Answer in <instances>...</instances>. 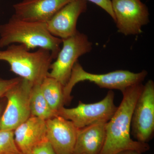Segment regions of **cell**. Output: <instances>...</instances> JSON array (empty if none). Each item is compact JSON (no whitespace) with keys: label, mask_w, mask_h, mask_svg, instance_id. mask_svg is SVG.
I'll return each instance as SVG.
<instances>
[{"label":"cell","mask_w":154,"mask_h":154,"mask_svg":"<svg viewBox=\"0 0 154 154\" xmlns=\"http://www.w3.org/2000/svg\"><path fill=\"white\" fill-rule=\"evenodd\" d=\"M87 9L86 0H73L46 23L48 31L53 36L62 39L74 36L78 32L76 28L78 19Z\"/></svg>","instance_id":"cell-10"},{"label":"cell","mask_w":154,"mask_h":154,"mask_svg":"<svg viewBox=\"0 0 154 154\" xmlns=\"http://www.w3.org/2000/svg\"><path fill=\"white\" fill-rule=\"evenodd\" d=\"M147 74L145 70L134 73L129 71L119 70L104 74H96L86 71L77 62L73 67L68 82L63 87L65 105L70 103L72 90L80 82L89 81L100 88L119 90L122 93L131 86L141 83Z\"/></svg>","instance_id":"cell-4"},{"label":"cell","mask_w":154,"mask_h":154,"mask_svg":"<svg viewBox=\"0 0 154 154\" xmlns=\"http://www.w3.org/2000/svg\"><path fill=\"white\" fill-rule=\"evenodd\" d=\"M154 133V83L149 80L138 97L131 117V133L136 141L148 143Z\"/></svg>","instance_id":"cell-8"},{"label":"cell","mask_w":154,"mask_h":154,"mask_svg":"<svg viewBox=\"0 0 154 154\" xmlns=\"http://www.w3.org/2000/svg\"><path fill=\"white\" fill-rule=\"evenodd\" d=\"M30 109L31 116L45 121L57 116L48 104L42 92L40 84L33 85L30 95Z\"/></svg>","instance_id":"cell-16"},{"label":"cell","mask_w":154,"mask_h":154,"mask_svg":"<svg viewBox=\"0 0 154 154\" xmlns=\"http://www.w3.org/2000/svg\"><path fill=\"white\" fill-rule=\"evenodd\" d=\"M54 58L46 49L31 52L22 44H14L0 50V60L8 63L11 72L33 85L41 84L47 76Z\"/></svg>","instance_id":"cell-3"},{"label":"cell","mask_w":154,"mask_h":154,"mask_svg":"<svg viewBox=\"0 0 154 154\" xmlns=\"http://www.w3.org/2000/svg\"><path fill=\"white\" fill-rule=\"evenodd\" d=\"M143 87L140 83L122 92L123 98L120 105L106 123L105 143L100 154H116L126 150L142 153L149 149L148 144L133 140L130 136L133 110Z\"/></svg>","instance_id":"cell-1"},{"label":"cell","mask_w":154,"mask_h":154,"mask_svg":"<svg viewBox=\"0 0 154 154\" xmlns=\"http://www.w3.org/2000/svg\"><path fill=\"white\" fill-rule=\"evenodd\" d=\"M62 44L63 47L51 65L47 76L55 79L64 87L79 58L91 51L93 44L87 35L79 31L74 36L62 39Z\"/></svg>","instance_id":"cell-6"},{"label":"cell","mask_w":154,"mask_h":154,"mask_svg":"<svg viewBox=\"0 0 154 154\" xmlns=\"http://www.w3.org/2000/svg\"><path fill=\"white\" fill-rule=\"evenodd\" d=\"M46 138L56 154H74L78 128L59 116L46 120Z\"/></svg>","instance_id":"cell-11"},{"label":"cell","mask_w":154,"mask_h":154,"mask_svg":"<svg viewBox=\"0 0 154 154\" xmlns=\"http://www.w3.org/2000/svg\"><path fill=\"white\" fill-rule=\"evenodd\" d=\"M106 123L78 129L74 154H100L106 137Z\"/></svg>","instance_id":"cell-14"},{"label":"cell","mask_w":154,"mask_h":154,"mask_svg":"<svg viewBox=\"0 0 154 154\" xmlns=\"http://www.w3.org/2000/svg\"><path fill=\"white\" fill-rule=\"evenodd\" d=\"M33 85L22 78L7 92V105L0 118V131H14L31 116L30 98Z\"/></svg>","instance_id":"cell-7"},{"label":"cell","mask_w":154,"mask_h":154,"mask_svg":"<svg viewBox=\"0 0 154 154\" xmlns=\"http://www.w3.org/2000/svg\"><path fill=\"white\" fill-rule=\"evenodd\" d=\"M7 103V100L5 97L0 98V118L5 110Z\"/></svg>","instance_id":"cell-21"},{"label":"cell","mask_w":154,"mask_h":154,"mask_svg":"<svg viewBox=\"0 0 154 154\" xmlns=\"http://www.w3.org/2000/svg\"><path fill=\"white\" fill-rule=\"evenodd\" d=\"M116 154H142L139 152L134 150H126L119 152Z\"/></svg>","instance_id":"cell-22"},{"label":"cell","mask_w":154,"mask_h":154,"mask_svg":"<svg viewBox=\"0 0 154 154\" xmlns=\"http://www.w3.org/2000/svg\"><path fill=\"white\" fill-rule=\"evenodd\" d=\"M40 88L49 107L57 113L65 105L63 86L55 79L47 76L42 82Z\"/></svg>","instance_id":"cell-15"},{"label":"cell","mask_w":154,"mask_h":154,"mask_svg":"<svg viewBox=\"0 0 154 154\" xmlns=\"http://www.w3.org/2000/svg\"><path fill=\"white\" fill-rule=\"evenodd\" d=\"M114 22L119 33L126 36L140 34L149 23L147 7L140 0H112Z\"/></svg>","instance_id":"cell-9"},{"label":"cell","mask_w":154,"mask_h":154,"mask_svg":"<svg viewBox=\"0 0 154 154\" xmlns=\"http://www.w3.org/2000/svg\"><path fill=\"white\" fill-rule=\"evenodd\" d=\"M62 39L53 36L47 24L18 19L13 15L5 24L0 25V48L14 44H22L29 49H46L55 59L60 50Z\"/></svg>","instance_id":"cell-2"},{"label":"cell","mask_w":154,"mask_h":154,"mask_svg":"<svg viewBox=\"0 0 154 154\" xmlns=\"http://www.w3.org/2000/svg\"><path fill=\"white\" fill-rule=\"evenodd\" d=\"M14 139L23 154H32L38 144L46 139V121L30 116L14 131Z\"/></svg>","instance_id":"cell-13"},{"label":"cell","mask_w":154,"mask_h":154,"mask_svg":"<svg viewBox=\"0 0 154 154\" xmlns=\"http://www.w3.org/2000/svg\"><path fill=\"white\" fill-rule=\"evenodd\" d=\"M21 79L19 77L10 79H4L0 78V98L5 97L7 92L18 84Z\"/></svg>","instance_id":"cell-18"},{"label":"cell","mask_w":154,"mask_h":154,"mask_svg":"<svg viewBox=\"0 0 154 154\" xmlns=\"http://www.w3.org/2000/svg\"></svg>","instance_id":"cell-23"},{"label":"cell","mask_w":154,"mask_h":154,"mask_svg":"<svg viewBox=\"0 0 154 154\" xmlns=\"http://www.w3.org/2000/svg\"><path fill=\"white\" fill-rule=\"evenodd\" d=\"M32 154H56L51 144L47 139L36 146Z\"/></svg>","instance_id":"cell-19"},{"label":"cell","mask_w":154,"mask_h":154,"mask_svg":"<svg viewBox=\"0 0 154 154\" xmlns=\"http://www.w3.org/2000/svg\"><path fill=\"white\" fill-rule=\"evenodd\" d=\"M0 154H23L15 142L14 131H0Z\"/></svg>","instance_id":"cell-17"},{"label":"cell","mask_w":154,"mask_h":154,"mask_svg":"<svg viewBox=\"0 0 154 154\" xmlns=\"http://www.w3.org/2000/svg\"><path fill=\"white\" fill-rule=\"evenodd\" d=\"M73 0H23L14 5V16L28 22L47 23Z\"/></svg>","instance_id":"cell-12"},{"label":"cell","mask_w":154,"mask_h":154,"mask_svg":"<svg viewBox=\"0 0 154 154\" xmlns=\"http://www.w3.org/2000/svg\"><path fill=\"white\" fill-rule=\"evenodd\" d=\"M114 93L112 90L101 101L92 104L79 101L76 107H62L57 115L72 122L78 129L97 123H107L115 113L117 107L114 104Z\"/></svg>","instance_id":"cell-5"},{"label":"cell","mask_w":154,"mask_h":154,"mask_svg":"<svg viewBox=\"0 0 154 154\" xmlns=\"http://www.w3.org/2000/svg\"><path fill=\"white\" fill-rule=\"evenodd\" d=\"M96 4L106 11L115 21V18L112 9V3L110 0H86Z\"/></svg>","instance_id":"cell-20"}]
</instances>
